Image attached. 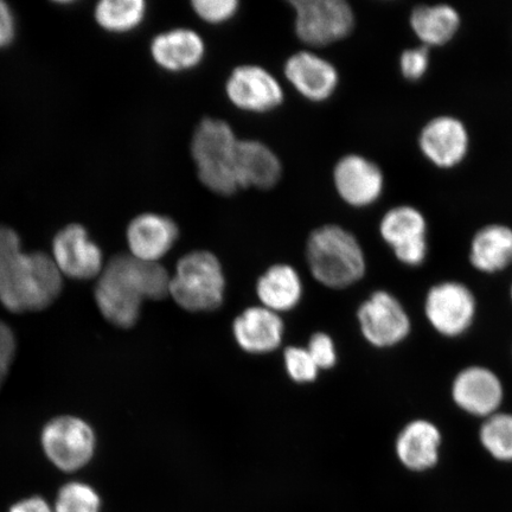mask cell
Returning <instances> with one entry per match:
<instances>
[{
	"mask_svg": "<svg viewBox=\"0 0 512 512\" xmlns=\"http://www.w3.org/2000/svg\"><path fill=\"white\" fill-rule=\"evenodd\" d=\"M171 275L156 262L114 256L100 274L95 302L102 316L118 328H132L138 322L144 300H160L170 294Z\"/></svg>",
	"mask_w": 512,
	"mask_h": 512,
	"instance_id": "cell-1",
	"label": "cell"
},
{
	"mask_svg": "<svg viewBox=\"0 0 512 512\" xmlns=\"http://www.w3.org/2000/svg\"><path fill=\"white\" fill-rule=\"evenodd\" d=\"M305 253L312 277L334 290L355 285L367 271L361 243L338 224H323L312 230Z\"/></svg>",
	"mask_w": 512,
	"mask_h": 512,
	"instance_id": "cell-2",
	"label": "cell"
},
{
	"mask_svg": "<svg viewBox=\"0 0 512 512\" xmlns=\"http://www.w3.org/2000/svg\"><path fill=\"white\" fill-rule=\"evenodd\" d=\"M239 142L226 120L208 117L197 124L190 153L204 188L220 196H232L240 190L236 179Z\"/></svg>",
	"mask_w": 512,
	"mask_h": 512,
	"instance_id": "cell-3",
	"label": "cell"
},
{
	"mask_svg": "<svg viewBox=\"0 0 512 512\" xmlns=\"http://www.w3.org/2000/svg\"><path fill=\"white\" fill-rule=\"evenodd\" d=\"M226 277L219 258L209 251H192L178 260L170 281V296L189 312L219 309Z\"/></svg>",
	"mask_w": 512,
	"mask_h": 512,
	"instance_id": "cell-4",
	"label": "cell"
},
{
	"mask_svg": "<svg viewBox=\"0 0 512 512\" xmlns=\"http://www.w3.org/2000/svg\"><path fill=\"white\" fill-rule=\"evenodd\" d=\"M294 32L309 48L342 42L355 29L354 9L345 0H293Z\"/></svg>",
	"mask_w": 512,
	"mask_h": 512,
	"instance_id": "cell-5",
	"label": "cell"
},
{
	"mask_svg": "<svg viewBox=\"0 0 512 512\" xmlns=\"http://www.w3.org/2000/svg\"><path fill=\"white\" fill-rule=\"evenodd\" d=\"M41 445L49 462L57 469L75 472L93 459L96 435L92 426L78 416H57L43 427Z\"/></svg>",
	"mask_w": 512,
	"mask_h": 512,
	"instance_id": "cell-6",
	"label": "cell"
},
{
	"mask_svg": "<svg viewBox=\"0 0 512 512\" xmlns=\"http://www.w3.org/2000/svg\"><path fill=\"white\" fill-rule=\"evenodd\" d=\"M224 92L230 104L241 112L267 114L283 106V85L270 70L259 64L236 66L224 83Z\"/></svg>",
	"mask_w": 512,
	"mask_h": 512,
	"instance_id": "cell-7",
	"label": "cell"
},
{
	"mask_svg": "<svg viewBox=\"0 0 512 512\" xmlns=\"http://www.w3.org/2000/svg\"><path fill=\"white\" fill-rule=\"evenodd\" d=\"M31 262L15 230L0 226V303L11 312L31 311Z\"/></svg>",
	"mask_w": 512,
	"mask_h": 512,
	"instance_id": "cell-8",
	"label": "cell"
},
{
	"mask_svg": "<svg viewBox=\"0 0 512 512\" xmlns=\"http://www.w3.org/2000/svg\"><path fill=\"white\" fill-rule=\"evenodd\" d=\"M476 312L475 294L457 281H444L427 293L425 313L428 322L445 337L464 335L475 322Z\"/></svg>",
	"mask_w": 512,
	"mask_h": 512,
	"instance_id": "cell-9",
	"label": "cell"
},
{
	"mask_svg": "<svg viewBox=\"0 0 512 512\" xmlns=\"http://www.w3.org/2000/svg\"><path fill=\"white\" fill-rule=\"evenodd\" d=\"M362 335L376 348H390L405 341L411 332V318L392 293L377 291L357 312Z\"/></svg>",
	"mask_w": 512,
	"mask_h": 512,
	"instance_id": "cell-10",
	"label": "cell"
},
{
	"mask_svg": "<svg viewBox=\"0 0 512 512\" xmlns=\"http://www.w3.org/2000/svg\"><path fill=\"white\" fill-rule=\"evenodd\" d=\"M332 182L338 197L356 209L373 206L384 190L380 166L358 153H349L337 160L332 171Z\"/></svg>",
	"mask_w": 512,
	"mask_h": 512,
	"instance_id": "cell-11",
	"label": "cell"
},
{
	"mask_svg": "<svg viewBox=\"0 0 512 512\" xmlns=\"http://www.w3.org/2000/svg\"><path fill=\"white\" fill-rule=\"evenodd\" d=\"M284 75L294 91L315 104L330 100L339 86L335 64L312 50H300L288 57Z\"/></svg>",
	"mask_w": 512,
	"mask_h": 512,
	"instance_id": "cell-12",
	"label": "cell"
},
{
	"mask_svg": "<svg viewBox=\"0 0 512 512\" xmlns=\"http://www.w3.org/2000/svg\"><path fill=\"white\" fill-rule=\"evenodd\" d=\"M55 264L63 277L88 280L99 277L104 271V255L85 227L70 224L57 233L53 241Z\"/></svg>",
	"mask_w": 512,
	"mask_h": 512,
	"instance_id": "cell-13",
	"label": "cell"
},
{
	"mask_svg": "<svg viewBox=\"0 0 512 512\" xmlns=\"http://www.w3.org/2000/svg\"><path fill=\"white\" fill-rule=\"evenodd\" d=\"M419 147L422 155L437 168L453 169L469 152V131L462 120L452 115H439L422 127Z\"/></svg>",
	"mask_w": 512,
	"mask_h": 512,
	"instance_id": "cell-14",
	"label": "cell"
},
{
	"mask_svg": "<svg viewBox=\"0 0 512 512\" xmlns=\"http://www.w3.org/2000/svg\"><path fill=\"white\" fill-rule=\"evenodd\" d=\"M452 399L467 414L489 418L499 412L504 399L501 379L494 371L473 366L465 368L452 384Z\"/></svg>",
	"mask_w": 512,
	"mask_h": 512,
	"instance_id": "cell-15",
	"label": "cell"
},
{
	"mask_svg": "<svg viewBox=\"0 0 512 512\" xmlns=\"http://www.w3.org/2000/svg\"><path fill=\"white\" fill-rule=\"evenodd\" d=\"M150 53L160 69L171 74H182L201 66L206 59L207 44L200 32L179 27L153 37Z\"/></svg>",
	"mask_w": 512,
	"mask_h": 512,
	"instance_id": "cell-16",
	"label": "cell"
},
{
	"mask_svg": "<svg viewBox=\"0 0 512 512\" xmlns=\"http://www.w3.org/2000/svg\"><path fill=\"white\" fill-rule=\"evenodd\" d=\"M178 239V224L171 217L158 213H144L134 217L126 230L130 255L156 264L171 252Z\"/></svg>",
	"mask_w": 512,
	"mask_h": 512,
	"instance_id": "cell-17",
	"label": "cell"
},
{
	"mask_svg": "<svg viewBox=\"0 0 512 512\" xmlns=\"http://www.w3.org/2000/svg\"><path fill=\"white\" fill-rule=\"evenodd\" d=\"M283 177V164L270 146L256 139H240L236 179L241 189L271 190Z\"/></svg>",
	"mask_w": 512,
	"mask_h": 512,
	"instance_id": "cell-18",
	"label": "cell"
},
{
	"mask_svg": "<svg viewBox=\"0 0 512 512\" xmlns=\"http://www.w3.org/2000/svg\"><path fill=\"white\" fill-rule=\"evenodd\" d=\"M233 334L242 350L255 355L268 354L283 342V319L264 306L249 307L235 319Z\"/></svg>",
	"mask_w": 512,
	"mask_h": 512,
	"instance_id": "cell-19",
	"label": "cell"
},
{
	"mask_svg": "<svg viewBox=\"0 0 512 512\" xmlns=\"http://www.w3.org/2000/svg\"><path fill=\"white\" fill-rule=\"evenodd\" d=\"M441 433L427 420L409 422L396 439L395 450L401 464L414 472L432 469L439 462Z\"/></svg>",
	"mask_w": 512,
	"mask_h": 512,
	"instance_id": "cell-20",
	"label": "cell"
},
{
	"mask_svg": "<svg viewBox=\"0 0 512 512\" xmlns=\"http://www.w3.org/2000/svg\"><path fill=\"white\" fill-rule=\"evenodd\" d=\"M470 261L479 272L495 274L512 265V228L492 223L473 236Z\"/></svg>",
	"mask_w": 512,
	"mask_h": 512,
	"instance_id": "cell-21",
	"label": "cell"
},
{
	"mask_svg": "<svg viewBox=\"0 0 512 512\" xmlns=\"http://www.w3.org/2000/svg\"><path fill=\"white\" fill-rule=\"evenodd\" d=\"M256 294L266 309L275 313L291 311L303 297V281L296 268L273 265L261 275Z\"/></svg>",
	"mask_w": 512,
	"mask_h": 512,
	"instance_id": "cell-22",
	"label": "cell"
},
{
	"mask_svg": "<svg viewBox=\"0 0 512 512\" xmlns=\"http://www.w3.org/2000/svg\"><path fill=\"white\" fill-rule=\"evenodd\" d=\"M409 24L422 46H445L459 31L462 18L448 4L419 5L413 9Z\"/></svg>",
	"mask_w": 512,
	"mask_h": 512,
	"instance_id": "cell-23",
	"label": "cell"
},
{
	"mask_svg": "<svg viewBox=\"0 0 512 512\" xmlns=\"http://www.w3.org/2000/svg\"><path fill=\"white\" fill-rule=\"evenodd\" d=\"M381 238L398 251L414 242L427 239V221L419 209L399 206L389 209L380 222Z\"/></svg>",
	"mask_w": 512,
	"mask_h": 512,
	"instance_id": "cell-24",
	"label": "cell"
},
{
	"mask_svg": "<svg viewBox=\"0 0 512 512\" xmlns=\"http://www.w3.org/2000/svg\"><path fill=\"white\" fill-rule=\"evenodd\" d=\"M147 14L144 0H102L95 8V19L102 29L126 34L143 24Z\"/></svg>",
	"mask_w": 512,
	"mask_h": 512,
	"instance_id": "cell-25",
	"label": "cell"
},
{
	"mask_svg": "<svg viewBox=\"0 0 512 512\" xmlns=\"http://www.w3.org/2000/svg\"><path fill=\"white\" fill-rule=\"evenodd\" d=\"M479 440L492 458L512 462V414L497 412L484 419Z\"/></svg>",
	"mask_w": 512,
	"mask_h": 512,
	"instance_id": "cell-26",
	"label": "cell"
},
{
	"mask_svg": "<svg viewBox=\"0 0 512 512\" xmlns=\"http://www.w3.org/2000/svg\"><path fill=\"white\" fill-rule=\"evenodd\" d=\"M54 512H100L101 499L91 485L70 482L57 494Z\"/></svg>",
	"mask_w": 512,
	"mask_h": 512,
	"instance_id": "cell-27",
	"label": "cell"
},
{
	"mask_svg": "<svg viewBox=\"0 0 512 512\" xmlns=\"http://www.w3.org/2000/svg\"><path fill=\"white\" fill-rule=\"evenodd\" d=\"M191 9L202 22L223 25L232 21L240 11L238 0H194Z\"/></svg>",
	"mask_w": 512,
	"mask_h": 512,
	"instance_id": "cell-28",
	"label": "cell"
},
{
	"mask_svg": "<svg viewBox=\"0 0 512 512\" xmlns=\"http://www.w3.org/2000/svg\"><path fill=\"white\" fill-rule=\"evenodd\" d=\"M284 358L287 374L294 382L309 383L317 379L319 368L307 349L287 348Z\"/></svg>",
	"mask_w": 512,
	"mask_h": 512,
	"instance_id": "cell-29",
	"label": "cell"
},
{
	"mask_svg": "<svg viewBox=\"0 0 512 512\" xmlns=\"http://www.w3.org/2000/svg\"><path fill=\"white\" fill-rule=\"evenodd\" d=\"M430 68V48L426 46L409 48L400 56V70L408 81H419Z\"/></svg>",
	"mask_w": 512,
	"mask_h": 512,
	"instance_id": "cell-30",
	"label": "cell"
},
{
	"mask_svg": "<svg viewBox=\"0 0 512 512\" xmlns=\"http://www.w3.org/2000/svg\"><path fill=\"white\" fill-rule=\"evenodd\" d=\"M307 351L310 352L313 361H315L319 369L335 367L337 354L334 341H332L330 336L323 334V332L313 335Z\"/></svg>",
	"mask_w": 512,
	"mask_h": 512,
	"instance_id": "cell-31",
	"label": "cell"
},
{
	"mask_svg": "<svg viewBox=\"0 0 512 512\" xmlns=\"http://www.w3.org/2000/svg\"><path fill=\"white\" fill-rule=\"evenodd\" d=\"M16 337L4 322H0V376L8 375L16 354Z\"/></svg>",
	"mask_w": 512,
	"mask_h": 512,
	"instance_id": "cell-32",
	"label": "cell"
},
{
	"mask_svg": "<svg viewBox=\"0 0 512 512\" xmlns=\"http://www.w3.org/2000/svg\"><path fill=\"white\" fill-rule=\"evenodd\" d=\"M16 32L15 17L9 5L0 0V49L10 46Z\"/></svg>",
	"mask_w": 512,
	"mask_h": 512,
	"instance_id": "cell-33",
	"label": "cell"
},
{
	"mask_svg": "<svg viewBox=\"0 0 512 512\" xmlns=\"http://www.w3.org/2000/svg\"><path fill=\"white\" fill-rule=\"evenodd\" d=\"M9 512H54V509L46 499L32 496L12 505Z\"/></svg>",
	"mask_w": 512,
	"mask_h": 512,
	"instance_id": "cell-34",
	"label": "cell"
},
{
	"mask_svg": "<svg viewBox=\"0 0 512 512\" xmlns=\"http://www.w3.org/2000/svg\"><path fill=\"white\" fill-rule=\"evenodd\" d=\"M3 381H4V377L0 376V386H2Z\"/></svg>",
	"mask_w": 512,
	"mask_h": 512,
	"instance_id": "cell-35",
	"label": "cell"
},
{
	"mask_svg": "<svg viewBox=\"0 0 512 512\" xmlns=\"http://www.w3.org/2000/svg\"><path fill=\"white\" fill-rule=\"evenodd\" d=\"M511 299H512V284H511Z\"/></svg>",
	"mask_w": 512,
	"mask_h": 512,
	"instance_id": "cell-36",
	"label": "cell"
}]
</instances>
